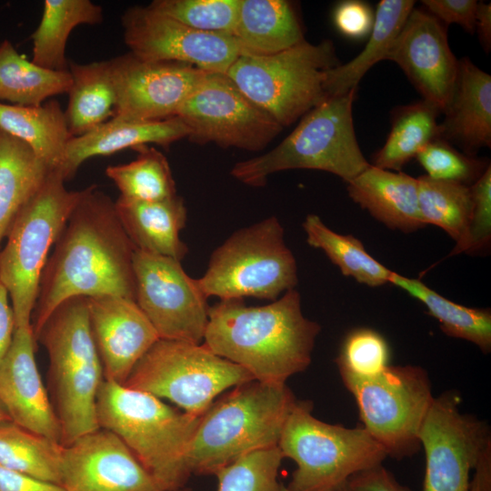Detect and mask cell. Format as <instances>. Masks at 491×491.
<instances>
[{
    "label": "cell",
    "instance_id": "cell-1",
    "mask_svg": "<svg viewBox=\"0 0 491 491\" xmlns=\"http://www.w3.org/2000/svg\"><path fill=\"white\" fill-rule=\"evenodd\" d=\"M54 246L32 316L35 338L55 309L69 298L115 296L135 301V248L115 202L95 185L85 188Z\"/></svg>",
    "mask_w": 491,
    "mask_h": 491
},
{
    "label": "cell",
    "instance_id": "cell-2",
    "mask_svg": "<svg viewBox=\"0 0 491 491\" xmlns=\"http://www.w3.org/2000/svg\"><path fill=\"white\" fill-rule=\"evenodd\" d=\"M320 330L304 316L294 288L261 306H247L241 298L220 300L208 309L203 345L255 380L281 384L310 365Z\"/></svg>",
    "mask_w": 491,
    "mask_h": 491
},
{
    "label": "cell",
    "instance_id": "cell-3",
    "mask_svg": "<svg viewBox=\"0 0 491 491\" xmlns=\"http://www.w3.org/2000/svg\"><path fill=\"white\" fill-rule=\"evenodd\" d=\"M100 428L117 436L164 491L184 487L187 453L201 416L125 385L104 380L96 398Z\"/></svg>",
    "mask_w": 491,
    "mask_h": 491
},
{
    "label": "cell",
    "instance_id": "cell-4",
    "mask_svg": "<svg viewBox=\"0 0 491 491\" xmlns=\"http://www.w3.org/2000/svg\"><path fill=\"white\" fill-rule=\"evenodd\" d=\"M296 402L286 383L236 386L201 416L187 453L190 475H215L246 455L276 446Z\"/></svg>",
    "mask_w": 491,
    "mask_h": 491
},
{
    "label": "cell",
    "instance_id": "cell-5",
    "mask_svg": "<svg viewBox=\"0 0 491 491\" xmlns=\"http://www.w3.org/2000/svg\"><path fill=\"white\" fill-rule=\"evenodd\" d=\"M49 358L55 410L65 446L100 428L96 398L105 380L89 323L87 297L64 301L35 336Z\"/></svg>",
    "mask_w": 491,
    "mask_h": 491
},
{
    "label": "cell",
    "instance_id": "cell-6",
    "mask_svg": "<svg viewBox=\"0 0 491 491\" xmlns=\"http://www.w3.org/2000/svg\"><path fill=\"white\" fill-rule=\"evenodd\" d=\"M356 88L329 96L301 117L297 126L275 148L236 163L231 175L251 185L290 169H315L334 174L346 183L371 164L358 145L352 106Z\"/></svg>",
    "mask_w": 491,
    "mask_h": 491
},
{
    "label": "cell",
    "instance_id": "cell-7",
    "mask_svg": "<svg viewBox=\"0 0 491 491\" xmlns=\"http://www.w3.org/2000/svg\"><path fill=\"white\" fill-rule=\"evenodd\" d=\"M58 169L16 215L0 252V283L7 290L15 328L30 326L40 277L51 247L85 193L68 190Z\"/></svg>",
    "mask_w": 491,
    "mask_h": 491
},
{
    "label": "cell",
    "instance_id": "cell-8",
    "mask_svg": "<svg viewBox=\"0 0 491 491\" xmlns=\"http://www.w3.org/2000/svg\"><path fill=\"white\" fill-rule=\"evenodd\" d=\"M312 408L311 402L297 400L277 444L283 456L296 465L287 486L291 491H333L387 457L366 428L325 423Z\"/></svg>",
    "mask_w": 491,
    "mask_h": 491
},
{
    "label": "cell",
    "instance_id": "cell-9",
    "mask_svg": "<svg viewBox=\"0 0 491 491\" xmlns=\"http://www.w3.org/2000/svg\"><path fill=\"white\" fill-rule=\"evenodd\" d=\"M340 64L332 41L311 44L304 40L273 55H241L225 75L285 127L327 98L326 72Z\"/></svg>",
    "mask_w": 491,
    "mask_h": 491
},
{
    "label": "cell",
    "instance_id": "cell-10",
    "mask_svg": "<svg viewBox=\"0 0 491 491\" xmlns=\"http://www.w3.org/2000/svg\"><path fill=\"white\" fill-rule=\"evenodd\" d=\"M205 296L220 300L256 297L275 301L297 285V266L284 228L270 216L233 233L211 255L197 279Z\"/></svg>",
    "mask_w": 491,
    "mask_h": 491
},
{
    "label": "cell",
    "instance_id": "cell-11",
    "mask_svg": "<svg viewBox=\"0 0 491 491\" xmlns=\"http://www.w3.org/2000/svg\"><path fill=\"white\" fill-rule=\"evenodd\" d=\"M252 380L254 377L244 367L204 345L158 339L124 385L167 399L189 415L202 416L222 392Z\"/></svg>",
    "mask_w": 491,
    "mask_h": 491
},
{
    "label": "cell",
    "instance_id": "cell-12",
    "mask_svg": "<svg viewBox=\"0 0 491 491\" xmlns=\"http://www.w3.org/2000/svg\"><path fill=\"white\" fill-rule=\"evenodd\" d=\"M339 373L356 402L363 427L387 456L402 459L416 453L419 432L435 398L427 373L416 366H388L371 377Z\"/></svg>",
    "mask_w": 491,
    "mask_h": 491
},
{
    "label": "cell",
    "instance_id": "cell-13",
    "mask_svg": "<svg viewBox=\"0 0 491 491\" xmlns=\"http://www.w3.org/2000/svg\"><path fill=\"white\" fill-rule=\"evenodd\" d=\"M175 116L195 143L247 151L264 149L283 129L221 73L208 72Z\"/></svg>",
    "mask_w": 491,
    "mask_h": 491
},
{
    "label": "cell",
    "instance_id": "cell-14",
    "mask_svg": "<svg viewBox=\"0 0 491 491\" xmlns=\"http://www.w3.org/2000/svg\"><path fill=\"white\" fill-rule=\"evenodd\" d=\"M180 262L135 249V303L160 339L200 344L208 322L207 297Z\"/></svg>",
    "mask_w": 491,
    "mask_h": 491
},
{
    "label": "cell",
    "instance_id": "cell-15",
    "mask_svg": "<svg viewBox=\"0 0 491 491\" xmlns=\"http://www.w3.org/2000/svg\"><path fill=\"white\" fill-rule=\"evenodd\" d=\"M459 398L447 392L435 397L419 432L426 455L422 491H469L470 473L491 445L486 422L459 409Z\"/></svg>",
    "mask_w": 491,
    "mask_h": 491
},
{
    "label": "cell",
    "instance_id": "cell-16",
    "mask_svg": "<svg viewBox=\"0 0 491 491\" xmlns=\"http://www.w3.org/2000/svg\"><path fill=\"white\" fill-rule=\"evenodd\" d=\"M129 52L145 61H174L225 74L242 55L233 35L199 31L148 6L135 5L121 17Z\"/></svg>",
    "mask_w": 491,
    "mask_h": 491
},
{
    "label": "cell",
    "instance_id": "cell-17",
    "mask_svg": "<svg viewBox=\"0 0 491 491\" xmlns=\"http://www.w3.org/2000/svg\"><path fill=\"white\" fill-rule=\"evenodd\" d=\"M115 118L151 122L175 117L208 72L174 61H145L130 52L110 59Z\"/></svg>",
    "mask_w": 491,
    "mask_h": 491
},
{
    "label": "cell",
    "instance_id": "cell-18",
    "mask_svg": "<svg viewBox=\"0 0 491 491\" xmlns=\"http://www.w3.org/2000/svg\"><path fill=\"white\" fill-rule=\"evenodd\" d=\"M386 59L402 68L424 101L445 113L454 93L459 60L439 20L426 10L413 9Z\"/></svg>",
    "mask_w": 491,
    "mask_h": 491
},
{
    "label": "cell",
    "instance_id": "cell-19",
    "mask_svg": "<svg viewBox=\"0 0 491 491\" xmlns=\"http://www.w3.org/2000/svg\"><path fill=\"white\" fill-rule=\"evenodd\" d=\"M65 491H164L123 441L99 428L63 446Z\"/></svg>",
    "mask_w": 491,
    "mask_h": 491
},
{
    "label": "cell",
    "instance_id": "cell-20",
    "mask_svg": "<svg viewBox=\"0 0 491 491\" xmlns=\"http://www.w3.org/2000/svg\"><path fill=\"white\" fill-rule=\"evenodd\" d=\"M87 306L104 378L124 385L138 361L160 338L135 300L98 296L87 297Z\"/></svg>",
    "mask_w": 491,
    "mask_h": 491
},
{
    "label": "cell",
    "instance_id": "cell-21",
    "mask_svg": "<svg viewBox=\"0 0 491 491\" xmlns=\"http://www.w3.org/2000/svg\"><path fill=\"white\" fill-rule=\"evenodd\" d=\"M35 343L32 326L15 328L0 365V403L12 422L61 444V426L36 366Z\"/></svg>",
    "mask_w": 491,
    "mask_h": 491
},
{
    "label": "cell",
    "instance_id": "cell-22",
    "mask_svg": "<svg viewBox=\"0 0 491 491\" xmlns=\"http://www.w3.org/2000/svg\"><path fill=\"white\" fill-rule=\"evenodd\" d=\"M439 124V138L459 145L473 156L491 145V75L467 57L459 60L458 75L450 103Z\"/></svg>",
    "mask_w": 491,
    "mask_h": 491
},
{
    "label": "cell",
    "instance_id": "cell-23",
    "mask_svg": "<svg viewBox=\"0 0 491 491\" xmlns=\"http://www.w3.org/2000/svg\"><path fill=\"white\" fill-rule=\"evenodd\" d=\"M188 135V128L176 116L151 122L113 117L81 136L72 137L67 144L65 161L59 171L65 180L68 181L89 158L109 155L147 144L168 147Z\"/></svg>",
    "mask_w": 491,
    "mask_h": 491
},
{
    "label": "cell",
    "instance_id": "cell-24",
    "mask_svg": "<svg viewBox=\"0 0 491 491\" xmlns=\"http://www.w3.org/2000/svg\"><path fill=\"white\" fill-rule=\"evenodd\" d=\"M354 202L393 230L405 233L426 226L418 207L417 179L370 165L347 182Z\"/></svg>",
    "mask_w": 491,
    "mask_h": 491
},
{
    "label": "cell",
    "instance_id": "cell-25",
    "mask_svg": "<svg viewBox=\"0 0 491 491\" xmlns=\"http://www.w3.org/2000/svg\"><path fill=\"white\" fill-rule=\"evenodd\" d=\"M117 216L135 249L181 261L188 253L181 240L187 210L177 195L157 201H132L118 197Z\"/></svg>",
    "mask_w": 491,
    "mask_h": 491
},
{
    "label": "cell",
    "instance_id": "cell-26",
    "mask_svg": "<svg viewBox=\"0 0 491 491\" xmlns=\"http://www.w3.org/2000/svg\"><path fill=\"white\" fill-rule=\"evenodd\" d=\"M234 38L242 55H268L305 40L291 3L285 0H240Z\"/></svg>",
    "mask_w": 491,
    "mask_h": 491
},
{
    "label": "cell",
    "instance_id": "cell-27",
    "mask_svg": "<svg viewBox=\"0 0 491 491\" xmlns=\"http://www.w3.org/2000/svg\"><path fill=\"white\" fill-rule=\"evenodd\" d=\"M0 130L25 143L51 170L61 169L73 137L65 110L55 99L39 106L0 102Z\"/></svg>",
    "mask_w": 491,
    "mask_h": 491
},
{
    "label": "cell",
    "instance_id": "cell-28",
    "mask_svg": "<svg viewBox=\"0 0 491 491\" xmlns=\"http://www.w3.org/2000/svg\"><path fill=\"white\" fill-rule=\"evenodd\" d=\"M72 85L65 110L69 133L81 136L113 118L116 104L110 60L68 62Z\"/></svg>",
    "mask_w": 491,
    "mask_h": 491
},
{
    "label": "cell",
    "instance_id": "cell-29",
    "mask_svg": "<svg viewBox=\"0 0 491 491\" xmlns=\"http://www.w3.org/2000/svg\"><path fill=\"white\" fill-rule=\"evenodd\" d=\"M50 171L30 146L0 130V244Z\"/></svg>",
    "mask_w": 491,
    "mask_h": 491
},
{
    "label": "cell",
    "instance_id": "cell-30",
    "mask_svg": "<svg viewBox=\"0 0 491 491\" xmlns=\"http://www.w3.org/2000/svg\"><path fill=\"white\" fill-rule=\"evenodd\" d=\"M414 5L413 0L379 2L369 40L363 51L351 61L326 72L324 87L327 97L356 88L359 81L375 64L386 60Z\"/></svg>",
    "mask_w": 491,
    "mask_h": 491
},
{
    "label": "cell",
    "instance_id": "cell-31",
    "mask_svg": "<svg viewBox=\"0 0 491 491\" xmlns=\"http://www.w3.org/2000/svg\"><path fill=\"white\" fill-rule=\"evenodd\" d=\"M103 9L90 0H45L41 21L32 34L35 65L53 71L68 70L67 39L78 25L102 23Z\"/></svg>",
    "mask_w": 491,
    "mask_h": 491
},
{
    "label": "cell",
    "instance_id": "cell-32",
    "mask_svg": "<svg viewBox=\"0 0 491 491\" xmlns=\"http://www.w3.org/2000/svg\"><path fill=\"white\" fill-rule=\"evenodd\" d=\"M71 85L69 70L43 68L21 55L9 40L0 44V102L39 106L47 98L68 93Z\"/></svg>",
    "mask_w": 491,
    "mask_h": 491
},
{
    "label": "cell",
    "instance_id": "cell-33",
    "mask_svg": "<svg viewBox=\"0 0 491 491\" xmlns=\"http://www.w3.org/2000/svg\"><path fill=\"white\" fill-rule=\"evenodd\" d=\"M389 283L423 303L442 331L469 341L487 354L491 350V311L471 308L446 299L417 279L393 272Z\"/></svg>",
    "mask_w": 491,
    "mask_h": 491
},
{
    "label": "cell",
    "instance_id": "cell-34",
    "mask_svg": "<svg viewBox=\"0 0 491 491\" xmlns=\"http://www.w3.org/2000/svg\"><path fill=\"white\" fill-rule=\"evenodd\" d=\"M439 110L422 100L397 107L392 117L387 139L374 156L373 165L401 172L411 160L431 141L439 138L436 117Z\"/></svg>",
    "mask_w": 491,
    "mask_h": 491
},
{
    "label": "cell",
    "instance_id": "cell-35",
    "mask_svg": "<svg viewBox=\"0 0 491 491\" xmlns=\"http://www.w3.org/2000/svg\"><path fill=\"white\" fill-rule=\"evenodd\" d=\"M63 446L12 421L0 423V466L7 469L60 486Z\"/></svg>",
    "mask_w": 491,
    "mask_h": 491
},
{
    "label": "cell",
    "instance_id": "cell-36",
    "mask_svg": "<svg viewBox=\"0 0 491 491\" xmlns=\"http://www.w3.org/2000/svg\"><path fill=\"white\" fill-rule=\"evenodd\" d=\"M303 228L308 245L323 250L344 276L372 287L389 283L393 272L371 256L359 239L336 233L314 214L306 217Z\"/></svg>",
    "mask_w": 491,
    "mask_h": 491
},
{
    "label": "cell",
    "instance_id": "cell-37",
    "mask_svg": "<svg viewBox=\"0 0 491 491\" xmlns=\"http://www.w3.org/2000/svg\"><path fill=\"white\" fill-rule=\"evenodd\" d=\"M133 149L137 153L135 160L105 169V175L119 190V196L132 201H157L176 195L166 157L147 145Z\"/></svg>",
    "mask_w": 491,
    "mask_h": 491
},
{
    "label": "cell",
    "instance_id": "cell-38",
    "mask_svg": "<svg viewBox=\"0 0 491 491\" xmlns=\"http://www.w3.org/2000/svg\"><path fill=\"white\" fill-rule=\"evenodd\" d=\"M416 179L418 207L424 224L442 228L456 244L461 242L473 210L470 185L427 175Z\"/></svg>",
    "mask_w": 491,
    "mask_h": 491
},
{
    "label": "cell",
    "instance_id": "cell-39",
    "mask_svg": "<svg viewBox=\"0 0 491 491\" xmlns=\"http://www.w3.org/2000/svg\"><path fill=\"white\" fill-rule=\"evenodd\" d=\"M147 6L194 29L232 35L240 0H155Z\"/></svg>",
    "mask_w": 491,
    "mask_h": 491
},
{
    "label": "cell",
    "instance_id": "cell-40",
    "mask_svg": "<svg viewBox=\"0 0 491 491\" xmlns=\"http://www.w3.org/2000/svg\"><path fill=\"white\" fill-rule=\"evenodd\" d=\"M284 456L278 446L246 455L215 475L218 491H278V470Z\"/></svg>",
    "mask_w": 491,
    "mask_h": 491
},
{
    "label": "cell",
    "instance_id": "cell-41",
    "mask_svg": "<svg viewBox=\"0 0 491 491\" xmlns=\"http://www.w3.org/2000/svg\"><path fill=\"white\" fill-rule=\"evenodd\" d=\"M389 346L382 335L371 328L360 327L346 336L336 362L339 372L371 377L389 366Z\"/></svg>",
    "mask_w": 491,
    "mask_h": 491
},
{
    "label": "cell",
    "instance_id": "cell-42",
    "mask_svg": "<svg viewBox=\"0 0 491 491\" xmlns=\"http://www.w3.org/2000/svg\"><path fill=\"white\" fill-rule=\"evenodd\" d=\"M416 157L430 178L466 185H473L489 165L485 160L459 152L442 138L431 141Z\"/></svg>",
    "mask_w": 491,
    "mask_h": 491
},
{
    "label": "cell",
    "instance_id": "cell-43",
    "mask_svg": "<svg viewBox=\"0 0 491 491\" xmlns=\"http://www.w3.org/2000/svg\"><path fill=\"white\" fill-rule=\"evenodd\" d=\"M473 210L464 239L456 244L448 256L475 254L489 246L491 240V165L470 185Z\"/></svg>",
    "mask_w": 491,
    "mask_h": 491
},
{
    "label": "cell",
    "instance_id": "cell-44",
    "mask_svg": "<svg viewBox=\"0 0 491 491\" xmlns=\"http://www.w3.org/2000/svg\"><path fill=\"white\" fill-rule=\"evenodd\" d=\"M375 19L371 7L366 3L348 0L340 3L334 13V22L345 35L360 38L370 34Z\"/></svg>",
    "mask_w": 491,
    "mask_h": 491
},
{
    "label": "cell",
    "instance_id": "cell-45",
    "mask_svg": "<svg viewBox=\"0 0 491 491\" xmlns=\"http://www.w3.org/2000/svg\"><path fill=\"white\" fill-rule=\"evenodd\" d=\"M476 0H423L426 10L441 23L458 24L469 34L476 33Z\"/></svg>",
    "mask_w": 491,
    "mask_h": 491
},
{
    "label": "cell",
    "instance_id": "cell-46",
    "mask_svg": "<svg viewBox=\"0 0 491 491\" xmlns=\"http://www.w3.org/2000/svg\"><path fill=\"white\" fill-rule=\"evenodd\" d=\"M347 486L354 491H411L383 465L356 474L347 481Z\"/></svg>",
    "mask_w": 491,
    "mask_h": 491
},
{
    "label": "cell",
    "instance_id": "cell-47",
    "mask_svg": "<svg viewBox=\"0 0 491 491\" xmlns=\"http://www.w3.org/2000/svg\"><path fill=\"white\" fill-rule=\"evenodd\" d=\"M0 491H65L56 484L15 472L0 466Z\"/></svg>",
    "mask_w": 491,
    "mask_h": 491
},
{
    "label": "cell",
    "instance_id": "cell-48",
    "mask_svg": "<svg viewBox=\"0 0 491 491\" xmlns=\"http://www.w3.org/2000/svg\"><path fill=\"white\" fill-rule=\"evenodd\" d=\"M15 330V321L9 296L0 283V365L11 346Z\"/></svg>",
    "mask_w": 491,
    "mask_h": 491
},
{
    "label": "cell",
    "instance_id": "cell-49",
    "mask_svg": "<svg viewBox=\"0 0 491 491\" xmlns=\"http://www.w3.org/2000/svg\"><path fill=\"white\" fill-rule=\"evenodd\" d=\"M472 471L469 491H491V445L483 450Z\"/></svg>",
    "mask_w": 491,
    "mask_h": 491
},
{
    "label": "cell",
    "instance_id": "cell-50",
    "mask_svg": "<svg viewBox=\"0 0 491 491\" xmlns=\"http://www.w3.org/2000/svg\"><path fill=\"white\" fill-rule=\"evenodd\" d=\"M476 31L479 41L486 50L489 52L491 47V5L490 3L478 2L476 12Z\"/></svg>",
    "mask_w": 491,
    "mask_h": 491
},
{
    "label": "cell",
    "instance_id": "cell-51",
    "mask_svg": "<svg viewBox=\"0 0 491 491\" xmlns=\"http://www.w3.org/2000/svg\"><path fill=\"white\" fill-rule=\"evenodd\" d=\"M278 491H291L287 486H284L283 484H280ZM333 491H354L351 489L347 484L340 488L335 489Z\"/></svg>",
    "mask_w": 491,
    "mask_h": 491
},
{
    "label": "cell",
    "instance_id": "cell-52",
    "mask_svg": "<svg viewBox=\"0 0 491 491\" xmlns=\"http://www.w3.org/2000/svg\"><path fill=\"white\" fill-rule=\"evenodd\" d=\"M6 421H11V419H10L7 412L5 411V409L4 408V406L0 403V423L6 422Z\"/></svg>",
    "mask_w": 491,
    "mask_h": 491
},
{
    "label": "cell",
    "instance_id": "cell-53",
    "mask_svg": "<svg viewBox=\"0 0 491 491\" xmlns=\"http://www.w3.org/2000/svg\"><path fill=\"white\" fill-rule=\"evenodd\" d=\"M177 491H190V490L187 489V488L183 487V488H181V489H179V490H177Z\"/></svg>",
    "mask_w": 491,
    "mask_h": 491
}]
</instances>
